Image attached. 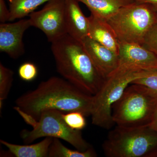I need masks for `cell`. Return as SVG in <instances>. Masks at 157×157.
<instances>
[{
  "label": "cell",
  "instance_id": "27",
  "mask_svg": "<svg viewBox=\"0 0 157 157\" xmlns=\"http://www.w3.org/2000/svg\"><path fill=\"white\" fill-rule=\"evenodd\" d=\"M8 1H9V2H10V0H8Z\"/></svg>",
  "mask_w": 157,
  "mask_h": 157
},
{
  "label": "cell",
  "instance_id": "7",
  "mask_svg": "<svg viewBox=\"0 0 157 157\" xmlns=\"http://www.w3.org/2000/svg\"><path fill=\"white\" fill-rule=\"evenodd\" d=\"M63 113L57 110L42 113L38 120L35 119L31 123L32 130L24 129L21 132L24 143L29 144L39 138L50 137L65 140L80 151L91 147L83 138L81 131L71 128L66 124L62 117Z\"/></svg>",
  "mask_w": 157,
  "mask_h": 157
},
{
  "label": "cell",
  "instance_id": "19",
  "mask_svg": "<svg viewBox=\"0 0 157 157\" xmlns=\"http://www.w3.org/2000/svg\"><path fill=\"white\" fill-rule=\"evenodd\" d=\"M62 117L66 124L71 128L81 131L86 126L85 116L78 111L63 113Z\"/></svg>",
  "mask_w": 157,
  "mask_h": 157
},
{
  "label": "cell",
  "instance_id": "23",
  "mask_svg": "<svg viewBox=\"0 0 157 157\" xmlns=\"http://www.w3.org/2000/svg\"><path fill=\"white\" fill-rule=\"evenodd\" d=\"M10 12L5 0H0V22L1 23L9 21Z\"/></svg>",
  "mask_w": 157,
  "mask_h": 157
},
{
  "label": "cell",
  "instance_id": "5",
  "mask_svg": "<svg viewBox=\"0 0 157 157\" xmlns=\"http://www.w3.org/2000/svg\"><path fill=\"white\" fill-rule=\"evenodd\" d=\"M147 71L117 70L106 78L101 89L93 95L92 123L109 129L114 124L112 107L132 82L146 75Z\"/></svg>",
  "mask_w": 157,
  "mask_h": 157
},
{
  "label": "cell",
  "instance_id": "14",
  "mask_svg": "<svg viewBox=\"0 0 157 157\" xmlns=\"http://www.w3.org/2000/svg\"><path fill=\"white\" fill-rule=\"evenodd\" d=\"M53 138L46 137L34 144L19 145L0 140L1 144L8 149L10 155L15 157H48L49 148Z\"/></svg>",
  "mask_w": 157,
  "mask_h": 157
},
{
  "label": "cell",
  "instance_id": "16",
  "mask_svg": "<svg viewBox=\"0 0 157 157\" xmlns=\"http://www.w3.org/2000/svg\"><path fill=\"white\" fill-rule=\"evenodd\" d=\"M50 0H10L9 2L10 12L9 21L21 19L29 15L40 6Z\"/></svg>",
  "mask_w": 157,
  "mask_h": 157
},
{
  "label": "cell",
  "instance_id": "4",
  "mask_svg": "<svg viewBox=\"0 0 157 157\" xmlns=\"http://www.w3.org/2000/svg\"><path fill=\"white\" fill-rule=\"evenodd\" d=\"M157 147V132L148 126H117L109 132L102 148L108 157H148Z\"/></svg>",
  "mask_w": 157,
  "mask_h": 157
},
{
  "label": "cell",
  "instance_id": "18",
  "mask_svg": "<svg viewBox=\"0 0 157 157\" xmlns=\"http://www.w3.org/2000/svg\"><path fill=\"white\" fill-rule=\"evenodd\" d=\"M14 72L0 63V109L2 110L3 101L7 99L11 90L14 78Z\"/></svg>",
  "mask_w": 157,
  "mask_h": 157
},
{
  "label": "cell",
  "instance_id": "21",
  "mask_svg": "<svg viewBox=\"0 0 157 157\" xmlns=\"http://www.w3.org/2000/svg\"><path fill=\"white\" fill-rule=\"evenodd\" d=\"M131 84L141 85L157 93V70L147 71L145 76L134 80Z\"/></svg>",
  "mask_w": 157,
  "mask_h": 157
},
{
  "label": "cell",
  "instance_id": "24",
  "mask_svg": "<svg viewBox=\"0 0 157 157\" xmlns=\"http://www.w3.org/2000/svg\"><path fill=\"white\" fill-rule=\"evenodd\" d=\"M148 127L153 131L157 132V105Z\"/></svg>",
  "mask_w": 157,
  "mask_h": 157
},
{
  "label": "cell",
  "instance_id": "12",
  "mask_svg": "<svg viewBox=\"0 0 157 157\" xmlns=\"http://www.w3.org/2000/svg\"><path fill=\"white\" fill-rule=\"evenodd\" d=\"M65 16L67 34L82 42L88 36L89 21L82 11L77 0H65Z\"/></svg>",
  "mask_w": 157,
  "mask_h": 157
},
{
  "label": "cell",
  "instance_id": "17",
  "mask_svg": "<svg viewBox=\"0 0 157 157\" xmlns=\"http://www.w3.org/2000/svg\"><path fill=\"white\" fill-rule=\"evenodd\" d=\"M97 156L96 151L92 147L84 151L73 150L65 146L59 139L56 138H53L48 153V157H95Z\"/></svg>",
  "mask_w": 157,
  "mask_h": 157
},
{
  "label": "cell",
  "instance_id": "25",
  "mask_svg": "<svg viewBox=\"0 0 157 157\" xmlns=\"http://www.w3.org/2000/svg\"><path fill=\"white\" fill-rule=\"evenodd\" d=\"M135 2L149 4L152 6L157 12V0H134Z\"/></svg>",
  "mask_w": 157,
  "mask_h": 157
},
{
  "label": "cell",
  "instance_id": "2",
  "mask_svg": "<svg viewBox=\"0 0 157 157\" xmlns=\"http://www.w3.org/2000/svg\"><path fill=\"white\" fill-rule=\"evenodd\" d=\"M51 51L59 74L83 92L94 95L106 78L93 63L82 42L65 35L51 43Z\"/></svg>",
  "mask_w": 157,
  "mask_h": 157
},
{
  "label": "cell",
  "instance_id": "26",
  "mask_svg": "<svg viewBox=\"0 0 157 157\" xmlns=\"http://www.w3.org/2000/svg\"><path fill=\"white\" fill-rule=\"evenodd\" d=\"M148 157H157V147L149 155Z\"/></svg>",
  "mask_w": 157,
  "mask_h": 157
},
{
  "label": "cell",
  "instance_id": "11",
  "mask_svg": "<svg viewBox=\"0 0 157 157\" xmlns=\"http://www.w3.org/2000/svg\"><path fill=\"white\" fill-rule=\"evenodd\" d=\"M82 42L96 67L104 78L106 79L116 71L119 65V54L88 36Z\"/></svg>",
  "mask_w": 157,
  "mask_h": 157
},
{
  "label": "cell",
  "instance_id": "6",
  "mask_svg": "<svg viewBox=\"0 0 157 157\" xmlns=\"http://www.w3.org/2000/svg\"><path fill=\"white\" fill-rule=\"evenodd\" d=\"M106 20L120 43L142 45L147 31L157 22V12L150 5L134 2Z\"/></svg>",
  "mask_w": 157,
  "mask_h": 157
},
{
  "label": "cell",
  "instance_id": "15",
  "mask_svg": "<svg viewBox=\"0 0 157 157\" xmlns=\"http://www.w3.org/2000/svg\"><path fill=\"white\" fill-rule=\"evenodd\" d=\"M84 4L91 14L107 20L124 6L134 2V0H77Z\"/></svg>",
  "mask_w": 157,
  "mask_h": 157
},
{
  "label": "cell",
  "instance_id": "8",
  "mask_svg": "<svg viewBox=\"0 0 157 157\" xmlns=\"http://www.w3.org/2000/svg\"><path fill=\"white\" fill-rule=\"evenodd\" d=\"M65 5V0H50L41 10L29 15L32 26L42 31L51 43L68 34Z\"/></svg>",
  "mask_w": 157,
  "mask_h": 157
},
{
  "label": "cell",
  "instance_id": "1",
  "mask_svg": "<svg viewBox=\"0 0 157 157\" xmlns=\"http://www.w3.org/2000/svg\"><path fill=\"white\" fill-rule=\"evenodd\" d=\"M93 102V95L83 92L64 78L52 76L20 96L14 107L38 120L42 113L48 110L78 111L86 117L91 116Z\"/></svg>",
  "mask_w": 157,
  "mask_h": 157
},
{
  "label": "cell",
  "instance_id": "3",
  "mask_svg": "<svg viewBox=\"0 0 157 157\" xmlns=\"http://www.w3.org/2000/svg\"><path fill=\"white\" fill-rule=\"evenodd\" d=\"M157 105V93L141 85L130 84L113 106V122L128 128L148 126Z\"/></svg>",
  "mask_w": 157,
  "mask_h": 157
},
{
  "label": "cell",
  "instance_id": "20",
  "mask_svg": "<svg viewBox=\"0 0 157 157\" xmlns=\"http://www.w3.org/2000/svg\"><path fill=\"white\" fill-rule=\"evenodd\" d=\"M38 70L36 65L31 62H25L20 66L18 74L21 79L30 82L36 78Z\"/></svg>",
  "mask_w": 157,
  "mask_h": 157
},
{
  "label": "cell",
  "instance_id": "9",
  "mask_svg": "<svg viewBox=\"0 0 157 157\" xmlns=\"http://www.w3.org/2000/svg\"><path fill=\"white\" fill-rule=\"evenodd\" d=\"M119 56L117 70H157V56L142 45L120 42Z\"/></svg>",
  "mask_w": 157,
  "mask_h": 157
},
{
  "label": "cell",
  "instance_id": "13",
  "mask_svg": "<svg viewBox=\"0 0 157 157\" xmlns=\"http://www.w3.org/2000/svg\"><path fill=\"white\" fill-rule=\"evenodd\" d=\"M88 19V37L119 54V41L107 20L92 14Z\"/></svg>",
  "mask_w": 157,
  "mask_h": 157
},
{
  "label": "cell",
  "instance_id": "10",
  "mask_svg": "<svg viewBox=\"0 0 157 157\" xmlns=\"http://www.w3.org/2000/svg\"><path fill=\"white\" fill-rule=\"evenodd\" d=\"M32 27L29 19H21L17 22L0 24V51L11 58L17 59L25 53L23 42L24 34Z\"/></svg>",
  "mask_w": 157,
  "mask_h": 157
},
{
  "label": "cell",
  "instance_id": "22",
  "mask_svg": "<svg viewBox=\"0 0 157 157\" xmlns=\"http://www.w3.org/2000/svg\"><path fill=\"white\" fill-rule=\"evenodd\" d=\"M142 45L157 56V22L147 31Z\"/></svg>",
  "mask_w": 157,
  "mask_h": 157
}]
</instances>
